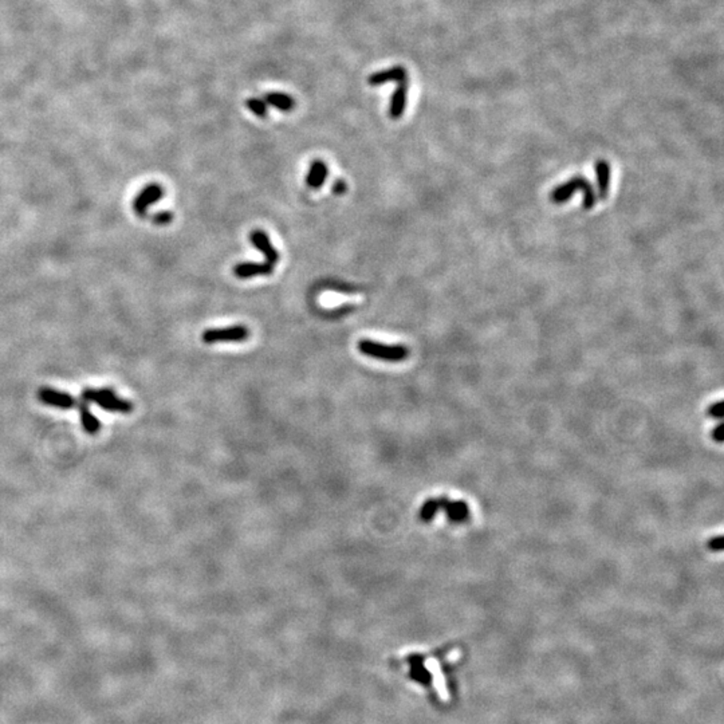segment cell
I'll return each mask as SVG.
<instances>
[{
  "label": "cell",
  "instance_id": "1",
  "mask_svg": "<svg viewBox=\"0 0 724 724\" xmlns=\"http://www.w3.org/2000/svg\"><path fill=\"white\" fill-rule=\"evenodd\" d=\"M578 190L582 191V210H593L598 200L596 188L593 187L590 180L583 176H574L555 187L553 191L550 192V201H553L554 204H563L569 201Z\"/></svg>",
  "mask_w": 724,
  "mask_h": 724
},
{
  "label": "cell",
  "instance_id": "2",
  "mask_svg": "<svg viewBox=\"0 0 724 724\" xmlns=\"http://www.w3.org/2000/svg\"><path fill=\"white\" fill-rule=\"evenodd\" d=\"M359 350L366 357L386 362L405 361L409 357V349L405 345H386L372 340L359 342Z\"/></svg>",
  "mask_w": 724,
  "mask_h": 724
},
{
  "label": "cell",
  "instance_id": "3",
  "mask_svg": "<svg viewBox=\"0 0 724 724\" xmlns=\"http://www.w3.org/2000/svg\"><path fill=\"white\" fill-rule=\"evenodd\" d=\"M81 399H84L87 403H94L100 408H102L104 410L111 412V413H130L133 409V406L129 401L118 397L111 389H107V388H104V389L87 388L84 390Z\"/></svg>",
  "mask_w": 724,
  "mask_h": 724
},
{
  "label": "cell",
  "instance_id": "4",
  "mask_svg": "<svg viewBox=\"0 0 724 724\" xmlns=\"http://www.w3.org/2000/svg\"><path fill=\"white\" fill-rule=\"evenodd\" d=\"M250 330L243 325H235L228 327L219 329H207L201 340L206 343H219V342H243L248 340Z\"/></svg>",
  "mask_w": 724,
  "mask_h": 724
},
{
  "label": "cell",
  "instance_id": "5",
  "mask_svg": "<svg viewBox=\"0 0 724 724\" xmlns=\"http://www.w3.org/2000/svg\"><path fill=\"white\" fill-rule=\"evenodd\" d=\"M164 196V190L159 184H150L144 190L137 194V197L133 201V210L140 217H144L148 215V208L152 204L161 200Z\"/></svg>",
  "mask_w": 724,
  "mask_h": 724
},
{
  "label": "cell",
  "instance_id": "6",
  "mask_svg": "<svg viewBox=\"0 0 724 724\" xmlns=\"http://www.w3.org/2000/svg\"><path fill=\"white\" fill-rule=\"evenodd\" d=\"M38 399L42 404L54 406L58 409H64V410L73 409L77 405V400L71 395L53 389V388H47V386H43L39 389Z\"/></svg>",
  "mask_w": 724,
  "mask_h": 724
},
{
  "label": "cell",
  "instance_id": "7",
  "mask_svg": "<svg viewBox=\"0 0 724 724\" xmlns=\"http://www.w3.org/2000/svg\"><path fill=\"white\" fill-rule=\"evenodd\" d=\"M388 82H408V71L404 66H393L381 71H376L368 78V84L373 87H379Z\"/></svg>",
  "mask_w": 724,
  "mask_h": 724
},
{
  "label": "cell",
  "instance_id": "8",
  "mask_svg": "<svg viewBox=\"0 0 724 724\" xmlns=\"http://www.w3.org/2000/svg\"><path fill=\"white\" fill-rule=\"evenodd\" d=\"M274 273V266L264 262V263H256V262H243L239 263L234 267V275L239 279H248V278L269 277Z\"/></svg>",
  "mask_w": 724,
  "mask_h": 724
},
{
  "label": "cell",
  "instance_id": "9",
  "mask_svg": "<svg viewBox=\"0 0 724 724\" xmlns=\"http://www.w3.org/2000/svg\"><path fill=\"white\" fill-rule=\"evenodd\" d=\"M250 242L251 244L255 247L256 250L259 253H262L263 256L266 257V262L270 263V264H275L279 260V253L277 251V248L273 246L269 235L260 230H255L250 234Z\"/></svg>",
  "mask_w": 724,
  "mask_h": 724
},
{
  "label": "cell",
  "instance_id": "10",
  "mask_svg": "<svg viewBox=\"0 0 724 724\" xmlns=\"http://www.w3.org/2000/svg\"><path fill=\"white\" fill-rule=\"evenodd\" d=\"M595 171L597 177V196L601 200H606L610 191V180H612V168L610 164L606 160H597L595 164Z\"/></svg>",
  "mask_w": 724,
  "mask_h": 724
},
{
  "label": "cell",
  "instance_id": "11",
  "mask_svg": "<svg viewBox=\"0 0 724 724\" xmlns=\"http://www.w3.org/2000/svg\"><path fill=\"white\" fill-rule=\"evenodd\" d=\"M408 102V82H401L396 87L390 97L389 104V117L392 120H400L405 113Z\"/></svg>",
  "mask_w": 724,
  "mask_h": 724
},
{
  "label": "cell",
  "instance_id": "12",
  "mask_svg": "<svg viewBox=\"0 0 724 724\" xmlns=\"http://www.w3.org/2000/svg\"><path fill=\"white\" fill-rule=\"evenodd\" d=\"M329 176V168L322 160H314L306 176V184L311 190H320Z\"/></svg>",
  "mask_w": 724,
  "mask_h": 724
},
{
  "label": "cell",
  "instance_id": "13",
  "mask_svg": "<svg viewBox=\"0 0 724 724\" xmlns=\"http://www.w3.org/2000/svg\"><path fill=\"white\" fill-rule=\"evenodd\" d=\"M75 406H78V412H80V419H81V424L82 428L85 431L87 435H97L101 429V423L100 420L91 413L90 408H89V403L85 401L84 399H81Z\"/></svg>",
  "mask_w": 724,
  "mask_h": 724
},
{
  "label": "cell",
  "instance_id": "14",
  "mask_svg": "<svg viewBox=\"0 0 724 724\" xmlns=\"http://www.w3.org/2000/svg\"><path fill=\"white\" fill-rule=\"evenodd\" d=\"M440 509L447 512L448 518L452 522H463L469 518V506L464 502H451L447 498L439 499Z\"/></svg>",
  "mask_w": 724,
  "mask_h": 724
},
{
  "label": "cell",
  "instance_id": "15",
  "mask_svg": "<svg viewBox=\"0 0 724 724\" xmlns=\"http://www.w3.org/2000/svg\"><path fill=\"white\" fill-rule=\"evenodd\" d=\"M264 101L267 105L275 107L280 111H291L296 107V100L290 94L280 93V91L267 93L264 96Z\"/></svg>",
  "mask_w": 724,
  "mask_h": 724
},
{
  "label": "cell",
  "instance_id": "16",
  "mask_svg": "<svg viewBox=\"0 0 724 724\" xmlns=\"http://www.w3.org/2000/svg\"><path fill=\"white\" fill-rule=\"evenodd\" d=\"M439 510H440L439 499H429L423 505V507L420 510V519L424 522H429L436 516Z\"/></svg>",
  "mask_w": 724,
  "mask_h": 724
},
{
  "label": "cell",
  "instance_id": "17",
  "mask_svg": "<svg viewBox=\"0 0 724 724\" xmlns=\"http://www.w3.org/2000/svg\"><path fill=\"white\" fill-rule=\"evenodd\" d=\"M246 107H248V110L253 111L256 117H260V118H264L269 111V107H267L269 105L262 98H248L246 101Z\"/></svg>",
  "mask_w": 724,
  "mask_h": 724
},
{
  "label": "cell",
  "instance_id": "18",
  "mask_svg": "<svg viewBox=\"0 0 724 724\" xmlns=\"http://www.w3.org/2000/svg\"><path fill=\"white\" fill-rule=\"evenodd\" d=\"M152 220L157 226H167L173 220V213L171 211H161V212L156 213L152 217Z\"/></svg>",
  "mask_w": 724,
  "mask_h": 724
},
{
  "label": "cell",
  "instance_id": "19",
  "mask_svg": "<svg viewBox=\"0 0 724 724\" xmlns=\"http://www.w3.org/2000/svg\"><path fill=\"white\" fill-rule=\"evenodd\" d=\"M708 413L714 419H722L723 417V401H718L715 404L709 405Z\"/></svg>",
  "mask_w": 724,
  "mask_h": 724
},
{
  "label": "cell",
  "instance_id": "20",
  "mask_svg": "<svg viewBox=\"0 0 724 724\" xmlns=\"http://www.w3.org/2000/svg\"><path fill=\"white\" fill-rule=\"evenodd\" d=\"M332 190H333V193H336V194H343L345 192L347 191V184L345 183V180L338 179V180L334 181Z\"/></svg>",
  "mask_w": 724,
  "mask_h": 724
},
{
  "label": "cell",
  "instance_id": "21",
  "mask_svg": "<svg viewBox=\"0 0 724 724\" xmlns=\"http://www.w3.org/2000/svg\"><path fill=\"white\" fill-rule=\"evenodd\" d=\"M709 549H711V550H715V552L722 550V549H723V536L719 535V536L711 539V541H709Z\"/></svg>",
  "mask_w": 724,
  "mask_h": 724
},
{
  "label": "cell",
  "instance_id": "22",
  "mask_svg": "<svg viewBox=\"0 0 724 724\" xmlns=\"http://www.w3.org/2000/svg\"><path fill=\"white\" fill-rule=\"evenodd\" d=\"M712 437H714V440H716L718 443L723 442V426H716V428L714 429V432H712Z\"/></svg>",
  "mask_w": 724,
  "mask_h": 724
}]
</instances>
